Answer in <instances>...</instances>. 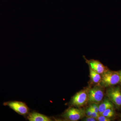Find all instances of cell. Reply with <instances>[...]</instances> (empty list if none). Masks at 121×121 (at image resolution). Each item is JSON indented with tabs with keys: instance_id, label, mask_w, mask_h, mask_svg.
Returning a JSON list of instances; mask_svg holds the SVG:
<instances>
[{
	"instance_id": "obj_1",
	"label": "cell",
	"mask_w": 121,
	"mask_h": 121,
	"mask_svg": "<svg viewBox=\"0 0 121 121\" xmlns=\"http://www.w3.org/2000/svg\"><path fill=\"white\" fill-rule=\"evenodd\" d=\"M101 80L99 85L103 87L112 86L120 82L118 72L112 71L107 70L101 74Z\"/></svg>"
},
{
	"instance_id": "obj_2",
	"label": "cell",
	"mask_w": 121,
	"mask_h": 121,
	"mask_svg": "<svg viewBox=\"0 0 121 121\" xmlns=\"http://www.w3.org/2000/svg\"><path fill=\"white\" fill-rule=\"evenodd\" d=\"M86 115L85 111L80 108L70 107L65 110L62 117L68 121H76L82 119Z\"/></svg>"
},
{
	"instance_id": "obj_3",
	"label": "cell",
	"mask_w": 121,
	"mask_h": 121,
	"mask_svg": "<svg viewBox=\"0 0 121 121\" xmlns=\"http://www.w3.org/2000/svg\"><path fill=\"white\" fill-rule=\"evenodd\" d=\"M104 87L99 85L89 89L88 91V102L91 104H99L101 102L104 96Z\"/></svg>"
},
{
	"instance_id": "obj_4",
	"label": "cell",
	"mask_w": 121,
	"mask_h": 121,
	"mask_svg": "<svg viewBox=\"0 0 121 121\" xmlns=\"http://www.w3.org/2000/svg\"><path fill=\"white\" fill-rule=\"evenodd\" d=\"M4 105L8 106L21 115L25 116L29 114V109L24 103L17 101H10L4 103Z\"/></svg>"
},
{
	"instance_id": "obj_5",
	"label": "cell",
	"mask_w": 121,
	"mask_h": 121,
	"mask_svg": "<svg viewBox=\"0 0 121 121\" xmlns=\"http://www.w3.org/2000/svg\"><path fill=\"white\" fill-rule=\"evenodd\" d=\"M88 89H85L79 91L72 98L71 104L72 105L80 107L88 102Z\"/></svg>"
},
{
	"instance_id": "obj_6",
	"label": "cell",
	"mask_w": 121,
	"mask_h": 121,
	"mask_svg": "<svg viewBox=\"0 0 121 121\" xmlns=\"http://www.w3.org/2000/svg\"><path fill=\"white\" fill-rule=\"evenodd\" d=\"M106 95L113 104L117 107L121 106V89L120 87L108 88L106 91Z\"/></svg>"
},
{
	"instance_id": "obj_7",
	"label": "cell",
	"mask_w": 121,
	"mask_h": 121,
	"mask_svg": "<svg viewBox=\"0 0 121 121\" xmlns=\"http://www.w3.org/2000/svg\"><path fill=\"white\" fill-rule=\"evenodd\" d=\"M83 57L86 60V62L89 65V67L100 74L103 73L108 70L99 60L94 59L88 60L86 58L85 56H83Z\"/></svg>"
},
{
	"instance_id": "obj_8",
	"label": "cell",
	"mask_w": 121,
	"mask_h": 121,
	"mask_svg": "<svg viewBox=\"0 0 121 121\" xmlns=\"http://www.w3.org/2000/svg\"><path fill=\"white\" fill-rule=\"evenodd\" d=\"M27 118L30 121H50L52 119L49 117L37 112H33L29 114Z\"/></svg>"
},
{
	"instance_id": "obj_9",
	"label": "cell",
	"mask_w": 121,
	"mask_h": 121,
	"mask_svg": "<svg viewBox=\"0 0 121 121\" xmlns=\"http://www.w3.org/2000/svg\"><path fill=\"white\" fill-rule=\"evenodd\" d=\"M114 105L108 98H105L101 104L99 105V113L101 115L104 111L109 108H113Z\"/></svg>"
},
{
	"instance_id": "obj_10",
	"label": "cell",
	"mask_w": 121,
	"mask_h": 121,
	"mask_svg": "<svg viewBox=\"0 0 121 121\" xmlns=\"http://www.w3.org/2000/svg\"><path fill=\"white\" fill-rule=\"evenodd\" d=\"M90 76L92 82L97 84H99L101 80V74L90 68Z\"/></svg>"
},
{
	"instance_id": "obj_11",
	"label": "cell",
	"mask_w": 121,
	"mask_h": 121,
	"mask_svg": "<svg viewBox=\"0 0 121 121\" xmlns=\"http://www.w3.org/2000/svg\"><path fill=\"white\" fill-rule=\"evenodd\" d=\"M114 110L113 108H109V109H107L106 110L104 111L101 115H103L107 117L110 118L111 117L114 115Z\"/></svg>"
},
{
	"instance_id": "obj_12",
	"label": "cell",
	"mask_w": 121,
	"mask_h": 121,
	"mask_svg": "<svg viewBox=\"0 0 121 121\" xmlns=\"http://www.w3.org/2000/svg\"><path fill=\"white\" fill-rule=\"evenodd\" d=\"M97 121H110L111 119L107 117L103 116V115H100L99 117L97 118Z\"/></svg>"
},
{
	"instance_id": "obj_13",
	"label": "cell",
	"mask_w": 121,
	"mask_h": 121,
	"mask_svg": "<svg viewBox=\"0 0 121 121\" xmlns=\"http://www.w3.org/2000/svg\"><path fill=\"white\" fill-rule=\"evenodd\" d=\"M92 110L97 113H99V104L93 103L91 104V105Z\"/></svg>"
},
{
	"instance_id": "obj_14",
	"label": "cell",
	"mask_w": 121,
	"mask_h": 121,
	"mask_svg": "<svg viewBox=\"0 0 121 121\" xmlns=\"http://www.w3.org/2000/svg\"><path fill=\"white\" fill-rule=\"evenodd\" d=\"M92 109L91 106L86 109V110L85 111V113L86 117H91L92 113Z\"/></svg>"
},
{
	"instance_id": "obj_15",
	"label": "cell",
	"mask_w": 121,
	"mask_h": 121,
	"mask_svg": "<svg viewBox=\"0 0 121 121\" xmlns=\"http://www.w3.org/2000/svg\"><path fill=\"white\" fill-rule=\"evenodd\" d=\"M99 115H100L99 114V113L95 112L94 111L92 110V113H91V117H93L97 120V118H98V117H99Z\"/></svg>"
},
{
	"instance_id": "obj_16",
	"label": "cell",
	"mask_w": 121,
	"mask_h": 121,
	"mask_svg": "<svg viewBox=\"0 0 121 121\" xmlns=\"http://www.w3.org/2000/svg\"><path fill=\"white\" fill-rule=\"evenodd\" d=\"M85 121H97L95 118L91 117H86V118L83 120Z\"/></svg>"
},
{
	"instance_id": "obj_17",
	"label": "cell",
	"mask_w": 121,
	"mask_h": 121,
	"mask_svg": "<svg viewBox=\"0 0 121 121\" xmlns=\"http://www.w3.org/2000/svg\"><path fill=\"white\" fill-rule=\"evenodd\" d=\"M118 72H119V76H120V82H121V70L119 71H118Z\"/></svg>"
}]
</instances>
